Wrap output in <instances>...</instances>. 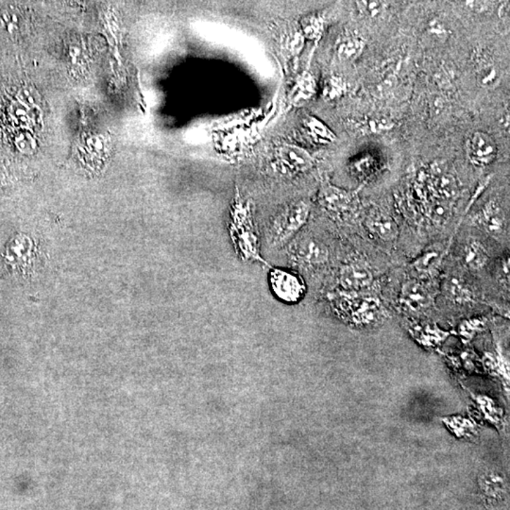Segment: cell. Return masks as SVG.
Segmentation results:
<instances>
[{"mask_svg":"<svg viewBox=\"0 0 510 510\" xmlns=\"http://www.w3.org/2000/svg\"><path fill=\"white\" fill-rule=\"evenodd\" d=\"M317 91L316 81L308 72H304L299 77L290 93V103L295 106H301L308 103L314 97Z\"/></svg>","mask_w":510,"mask_h":510,"instance_id":"8fae6325","label":"cell"},{"mask_svg":"<svg viewBox=\"0 0 510 510\" xmlns=\"http://www.w3.org/2000/svg\"><path fill=\"white\" fill-rule=\"evenodd\" d=\"M344 84L341 79L337 78H331L327 81L325 87V97L329 100H334V98H339L340 96L344 94Z\"/></svg>","mask_w":510,"mask_h":510,"instance_id":"44dd1931","label":"cell"},{"mask_svg":"<svg viewBox=\"0 0 510 510\" xmlns=\"http://www.w3.org/2000/svg\"><path fill=\"white\" fill-rule=\"evenodd\" d=\"M466 150L471 163L480 166L492 164L498 152L495 139L482 131L474 133L468 139Z\"/></svg>","mask_w":510,"mask_h":510,"instance_id":"8992f818","label":"cell"},{"mask_svg":"<svg viewBox=\"0 0 510 510\" xmlns=\"http://www.w3.org/2000/svg\"><path fill=\"white\" fill-rule=\"evenodd\" d=\"M310 204L303 200L290 202L270 219L268 228V240L274 247L289 243L303 229L308 221Z\"/></svg>","mask_w":510,"mask_h":510,"instance_id":"7a4b0ae2","label":"cell"},{"mask_svg":"<svg viewBox=\"0 0 510 510\" xmlns=\"http://www.w3.org/2000/svg\"><path fill=\"white\" fill-rule=\"evenodd\" d=\"M364 46V41L360 38L345 37L337 44V56L344 62L355 61L363 52Z\"/></svg>","mask_w":510,"mask_h":510,"instance_id":"5bb4252c","label":"cell"},{"mask_svg":"<svg viewBox=\"0 0 510 510\" xmlns=\"http://www.w3.org/2000/svg\"><path fill=\"white\" fill-rule=\"evenodd\" d=\"M289 256L301 267L317 268L327 264L330 251L328 246L315 235L301 234L290 241Z\"/></svg>","mask_w":510,"mask_h":510,"instance_id":"3957f363","label":"cell"},{"mask_svg":"<svg viewBox=\"0 0 510 510\" xmlns=\"http://www.w3.org/2000/svg\"><path fill=\"white\" fill-rule=\"evenodd\" d=\"M358 6L361 12L369 18H377L384 10V4L380 1H358Z\"/></svg>","mask_w":510,"mask_h":510,"instance_id":"7402d4cb","label":"cell"},{"mask_svg":"<svg viewBox=\"0 0 510 510\" xmlns=\"http://www.w3.org/2000/svg\"><path fill=\"white\" fill-rule=\"evenodd\" d=\"M268 282L271 292L282 303H297L306 294V287L303 280L292 271L271 267Z\"/></svg>","mask_w":510,"mask_h":510,"instance_id":"277c9868","label":"cell"},{"mask_svg":"<svg viewBox=\"0 0 510 510\" xmlns=\"http://www.w3.org/2000/svg\"><path fill=\"white\" fill-rule=\"evenodd\" d=\"M229 234L235 251L242 261L259 263L271 268L261 256L252 202L244 197L237 188L230 209Z\"/></svg>","mask_w":510,"mask_h":510,"instance_id":"6da1fadb","label":"cell"},{"mask_svg":"<svg viewBox=\"0 0 510 510\" xmlns=\"http://www.w3.org/2000/svg\"><path fill=\"white\" fill-rule=\"evenodd\" d=\"M367 228L384 241H393L398 237L399 229L396 222L383 215L370 216L366 221Z\"/></svg>","mask_w":510,"mask_h":510,"instance_id":"7c38bea8","label":"cell"},{"mask_svg":"<svg viewBox=\"0 0 510 510\" xmlns=\"http://www.w3.org/2000/svg\"><path fill=\"white\" fill-rule=\"evenodd\" d=\"M281 46L282 51L289 58H294L301 51L304 45V37L301 30H287L282 34Z\"/></svg>","mask_w":510,"mask_h":510,"instance_id":"e0dca14e","label":"cell"},{"mask_svg":"<svg viewBox=\"0 0 510 510\" xmlns=\"http://www.w3.org/2000/svg\"><path fill=\"white\" fill-rule=\"evenodd\" d=\"M478 79L483 86H493L498 81V71L490 63H484L479 68Z\"/></svg>","mask_w":510,"mask_h":510,"instance_id":"d6986e66","label":"cell"},{"mask_svg":"<svg viewBox=\"0 0 510 510\" xmlns=\"http://www.w3.org/2000/svg\"><path fill=\"white\" fill-rule=\"evenodd\" d=\"M304 130L310 136V138L319 144L333 143L336 141V136L319 119L313 116H306L303 120Z\"/></svg>","mask_w":510,"mask_h":510,"instance_id":"4fadbf2b","label":"cell"},{"mask_svg":"<svg viewBox=\"0 0 510 510\" xmlns=\"http://www.w3.org/2000/svg\"><path fill=\"white\" fill-rule=\"evenodd\" d=\"M478 223L490 235L502 234L506 227V218L500 205L495 202H490L485 205L479 214Z\"/></svg>","mask_w":510,"mask_h":510,"instance_id":"9c48e42d","label":"cell"},{"mask_svg":"<svg viewBox=\"0 0 510 510\" xmlns=\"http://www.w3.org/2000/svg\"><path fill=\"white\" fill-rule=\"evenodd\" d=\"M434 185L438 193L444 197H454L459 190V183L456 177L448 172H437L435 175Z\"/></svg>","mask_w":510,"mask_h":510,"instance_id":"ac0fdd59","label":"cell"},{"mask_svg":"<svg viewBox=\"0 0 510 510\" xmlns=\"http://www.w3.org/2000/svg\"><path fill=\"white\" fill-rule=\"evenodd\" d=\"M374 275L371 268L363 261H353L344 265L339 271L340 286L348 292H356L372 284Z\"/></svg>","mask_w":510,"mask_h":510,"instance_id":"52a82bcc","label":"cell"},{"mask_svg":"<svg viewBox=\"0 0 510 510\" xmlns=\"http://www.w3.org/2000/svg\"><path fill=\"white\" fill-rule=\"evenodd\" d=\"M320 202L332 215L341 216L352 207L353 197L349 192L337 188L329 183H323L320 192Z\"/></svg>","mask_w":510,"mask_h":510,"instance_id":"ba28073f","label":"cell"},{"mask_svg":"<svg viewBox=\"0 0 510 510\" xmlns=\"http://www.w3.org/2000/svg\"><path fill=\"white\" fill-rule=\"evenodd\" d=\"M429 32L438 37H444L447 34L445 27H444L443 25L438 20L432 21L431 23H430Z\"/></svg>","mask_w":510,"mask_h":510,"instance_id":"603a6c76","label":"cell"},{"mask_svg":"<svg viewBox=\"0 0 510 510\" xmlns=\"http://www.w3.org/2000/svg\"><path fill=\"white\" fill-rule=\"evenodd\" d=\"M402 301L410 309L421 310L427 308L431 304V296L421 282L408 281L402 289Z\"/></svg>","mask_w":510,"mask_h":510,"instance_id":"30bf717a","label":"cell"},{"mask_svg":"<svg viewBox=\"0 0 510 510\" xmlns=\"http://www.w3.org/2000/svg\"><path fill=\"white\" fill-rule=\"evenodd\" d=\"M499 16H500L501 19H503V20H509V4L507 2V4H504L502 5L500 7V9H499Z\"/></svg>","mask_w":510,"mask_h":510,"instance_id":"cb8c5ba5","label":"cell"},{"mask_svg":"<svg viewBox=\"0 0 510 510\" xmlns=\"http://www.w3.org/2000/svg\"><path fill=\"white\" fill-rule=\"evenodd\" d=\"M314 159L306 150L294 145H279L274 150V170L284 176L303 174L313 166Z\"/></svg>","mask_w":510,"mask_h":510,"instance_id":"5b68a950","label":"cell"},{"mask_svg":"<svg viewBox=\"0 0 510 510\" xmlns=\"http://www.w3.org/2000/svg\"><path fill=\"white\" fill-rule=\"evenodd\" d=\"M0 30L4 34L12 35L18 30V16L13 13L5 12L0 16Z\"/></svg>","mask_w":510,"mask_h":510,"instance_id":"ffe728a7","label":"cell"},{"mask_svg":"<svg viewBox=\"0 0 510 510\" xmlns=\"http://www.w3.org/2000/svg\"><path fill=\"white\" fill-rule=\"evenodd\" d=\"M463 259H464V263L467 267L476 270L487 264L489 255H488L486 249L481 244L473 241L466 246Z\"/></svg>","mask_w":510,"mask_h":510,"instance_id":"9a60e30c","label":"cell"},{"mask_svg":"<svg viewBox=\"0 0 510 510\" xmlns=\"http://www.w3.org/2000/svg\"><path fill=\"white\" fill-rule=\"evenodd\" d=\"M300 30L304 38L319 41L325 31V19L319 13L304 16L300 22Z\"/></svg>","mask_w":510,"mask_h":510,"instance_id":"2e32d148","label":"cell"}]
</instances>
